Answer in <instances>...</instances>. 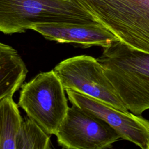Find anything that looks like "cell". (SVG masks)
Instances as JSON below:
<instances>
[{"label": "cell", "mask_w": 149, "mask_h": 149, "mask_svg": "<svg viewBox=\"0 0 149 149\" xmlns=\"http://www.w3.org/2000/svg\"><path fill=\"white\" fill-rule=\"evenodd\" d=\"M49 134L33 119L23 120L16 140V149H49Z\"/></svg>", "instance_id": "8fae6325"}, {"label": "cell", "mask_w": 149, "mask_h": 149, "mask_svg": "<svg viewBox=\"0 0 149 149\" xmlns=\"http://www.w3.org/2000/svg\"><path fill=\"white\" fill-rule=\"evenodd\" d=\"M53 70L65 90H73L129 112L97 59L86 55L74 56L60 62Z\"/></svg>", "instance_id": "5b68a950"}, {"label": "cell", "mask_w": 149, "mask_h": 149, "mask_svg": "<svg viewBox=\"0 0 149 149\" xmlns=\"http://www.w3.org/2000/svg\"><path fill=\"white\" fill-rule=\"evenodd\" d=\"M69 101L101 118L111 126L120 139L147 149L149 140V120L130 112H122L97 99L71 90H65Z\"/></svg>", "instance_id": "52a82bcc"}, {"label": "cell", "mask_w": 149, "mask_h": 149, "mask_svg": "<svg viewBox=\"0 0 149 149\" xmlns=\"http://www.w3.org/2000/svg\"><path fill=\"white\" fill-rule=\"evenodd\" d=\"M23 119L13 95L0 101V149H16V140Z\"/></svg>", "instance_id": "30bf717a"}, {"label": "cell", "mask_w": 149, "mask_h": 149, "mask_svg": "<svg viewBox=\"0 0 149 149\" xmlns=\"http://www.w3.org/2000/svg\"><path fill=\"white\" fill-rule=\"evenodd\" d=\"M27 69L17 51L0 42V101L13 95L24 81Z\"/></svg>", "instance_id": "9c48e42d"}, {"label": "cell", "mask_w": 149, "mask_h": 149, "mask_svg": "<svg viewBox=\"0 0 149 149\" xmlns=\"http://www.w3.org/2000/svg\"><path fill=\"white\" fill-rule=\"evenodd\" d=\"M95 22L83 0H0V32L5 34L40 24Z\"/></svg>", "instance_id": "7a4b0ae2"}, {"label": "cell", "mask_w": 149, "mask_h": 149, "mask_svg": "<svg viewBox=\"0 0 149 149\" xmlns=\"http://www.w3.org/2000/svg\"><path fill=\"white\" fill-rule=\"evenodd\" d=\"M147 149H149V140H148V145H147Z\"/></svg>", "instance_id": "7c38bea8"}, {"label": "cell", "mask_w": 149, "mask_h": 149, "mask_svg": "<svg viewBox=\"0 0 149 149\" xmlns=\"http://www.w3.org/2000/svg\"><path fill=\"white\" fill-rule=\"evenodd\" d=\"M68 149L111 148L120 137L105 121L72 105L55 134Z\"/></svg>", "instance_id": "8992f818"}, {"label": "cell", "mask_w": 149, "mask_h": 149, "mask_svg": "<svg viewBox=\"0 0 149 149\" xmlns=\"http://www.w3.org/2000/svg\"><path fill=\"white\" fill-rule=\"evenodd\" d=\"M18 105L49 134H55L69 106L65 89L52 70L22 85Z\"/></svg>", "instance_id": "277c9868"}, {"label": "cell", "mask_w": 149, "mask_h": 149, "mask_svg": "<svg viewBox=\"0 0 149 149\" xmlns=\"http://www.w3.org/2000/svg\"><path fill=\"white\" fill-rule=\"evenodd\" d=\"M31 30L50 41L75 44L84 47L97 45L106 48L119 40L113 34L97 22L40 24L33 26Z\"/></svg>", "instance_id": "ba28073f"}, {"label": "cell", "mask_w": 149, "mask_h": 149, "mask_svg": "<svg viewBox=\"0 0 149 149\" xmlns=\"http://www.w3.org/2000/svg\"><path fill=\"white\" fill-rule=\"evenodd\" d=\"M95 20L126 45L149 54V0H83Z\"/></svg>", "instance_id": "3957f363"}, {"label": "cell", "mask_w": 149, "mask_h": 149, "mask_svg": "<svg viewBox=\"0 0 149 149\" xmlns=\"http://www.w3.org/2000/svg\"><path fill=\"white\" fill-rule=\"evenodd\" d=\"M97 60L129 111L141 115L149 109V54L118 40Z\"/></svg>", "instance_id": "6da1fadb"}]
</instances>
